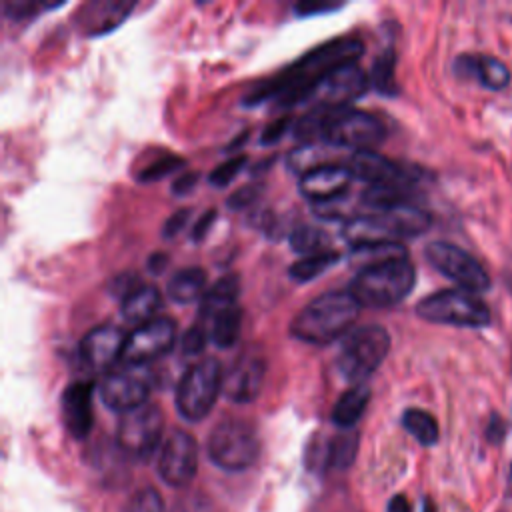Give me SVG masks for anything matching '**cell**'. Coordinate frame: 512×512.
<instances>
[{"mask_svg": "<svg viewBox=\"0 0 512 512\" xmlns=\"http://www.w3.org/2000/svg\"><path fill=\"white\" fill-rule=\"evenodd\" d=\"M364 52L356 36H340L310 50L272 78L260 82L244 96V106H258L276 98L280 108L296 106L314 96L322 80L346 62H356Z\"/></svg>", "mask_w": 512, "mask_h": 512, "instance_id": "1", "label": "cell"}, {"mask_svg": "<svg viewBox=\"0 0 512 512\" xmlns=\"http://www.w3.org/2000/svg\"><path fill=\"white\" fill-rule=\"evenodd\" d=\"M360 304L344 292H326L306 304L292 320L290 334L306 344H330L342 340L358 318Z\"/></svg>", "mask_w": 512, "mask_h": 512, "instance_id": "2", "label": "cell"}, {"mask_svg": "<svg viewBox=\"0 0 512 512\" xmlns=\"http://www.w3.org/2000/svg\"><path fill=\"white\" fill-rule=\"evenodd\" d=\"M428 226L430 214L412 202H406L388 210L356 214L348 218L342 226V236L350 246L400 242L404 238L424 234Z\"/></svg>", "mask_w": 512, "mask_h": 512, "instance_id": "3", "label": "cell"}, {"mask_svg": "<svg viewBox=\"0 0 512 512\" xmlns=\"http://www.w3.org/2000/svg\"><path fill=\"white\" fill-rule=\"evenodd\" d=\"M414 282V264L408 260V256H400L358 270L348 286V292L360 306L390 308L412 292Z\"/></svg>", "mask_w": 512, "mask_h": 512, "instance_id": "4", "label": "cell"}, {"mask_svg": "<svg viewBox=\"0 0 512 512\" xmlns=\"http://www.w3.org/2000/svg\"><path fill=\"white\" fill-rule=\"evenodd\" d=\"M390 350V336L386 328L368 324L350 330L338 346L336 368L352 384H364L374 370L384 362Z\"/></svg>", "mask_w": 512, "mask_h": 512, "instance_id": "5", "label": "cell"}, {"mask_svg": "<svg viewBox=\"0 0 512 512\" xmlns=\"http://www.w3.org/2000/svg\"><path fill=\"white\" fill-rule=\"evenodd\" d=\"M206 452L212 464L228 472H240L250 468L260 454V440L252 424L240 418L220 420L208 440Z\"/></svg>", "mask_w": 512, "mask_h": 512, "instance_id": "6", "label": "cell"}, {"mask_svg": "<svg viewBox=\"0 0 512 512\" xmlns=\"http://www.w3.org/2000/svg\"><path fill=\"white\" fill-rule=\"evenodd\" d=\"M222 366L216 358H204L180 376L174 404L178 414L188 422H198L212 410L222 392Z\"/></svg>", "mask_w": 512, "mask_h": 512, "instance_id": "7", "label": "cell"}, {"mask_svg": "<svg viewBox=\"0 0 512 512\" xmlns=\"http://www.w3.org/2000/svg\"><path fill=\"white\" fill-rule=\"evenodd\" d=\"M386 136L384 122L370 112L356 110V108H328L320 142L328 146L352 148L358 150H372L378 146Z\"/></svg>", "mask_w": 512, "mask_h": 512, "instance_id": "8", "label": "cell"}, {"mask_svg": "<svg viewBox=\"0 0 512 512\" xmlns=\"http://www.w3.org/2000/svg\"><path fill=\"white\" fill-rule=\"evenodd\" d=\"M416 314L434 324H450L462 328H484L490 324L488 306L466 290H440L422 298Z\"/></svg>", "mask_w": 512, "mask_h": 512, "instance_id": "9", "label": "cell"}, {"mask_svg": "<svg viewBox=\"0 0 512 512\" xmlns=\"http://www.w3.org/2000/svg\"><path fill=\"white\" fill-rule=\"evenodd\" d=\"M164 418L158 406L144 404L120 416L116 426L118 448L138 460H148L160 446Z\"/></svg>", "mask_w": 512, "mask_h": 512, "instance_id": "10", "label": "cell"}, {"mask_svg": "<svg viewBox=\"0 0 512 512\" xmlns=\"http://www.w3.org/2000/svg\"><path fill=\"white\" fill-rule=\"evenodd\" d=\"M426 260L446 278H450L454 284L460 286V290L466 292H484L490 286V278L482 264L470 256L466 250H462L456 244L450 242H430L424 248Z\"/></svg>", "mask_w": 512, "mask_h": 512, "instance_id": "11", "label": "cell"}, {"mask_svg": "<svg viewBox=\"0 0 512 512\" xmlns=\"http://www.w3.org/2000/svg\"><path fill=\"white\" fill-rule=\"evenodd\" d=\"M176 342V326L170 318H152L138 328H134L124 344L122 362L130 368H142L148 362H154L166 356Z\"/></svg>", "mask_w": 512, "mask_h": 512, "instance_id": "12", "label": "cell"}, {"mask_svg": "<svg viewBox=\"0 0 512 512\" xmlns=\"http://www.w3.org/2000/svg\"><path fill=\"white\" fill-rule=\"evenodd\" d=\"M198 468V446L186 430H172L160 446L158 476L172 488L188 486Z\"/></svg>", "mask_w": 512, "mask_h": 512, "instance_id": "13", "label": "cell"}, {"mask_svg": "<svg viewBox=\"0 0 512 512\" xmlns=\"http://www.w3.org/2000/svg\"><path fill=\"white\" fill-rule=\"evenodd\" d=\"M148 392L150 380L144 376L142 368L108 372L98 384V394L104 406L120 414L144 406Z\"/></svg>", "mask_w": 512, "mask_h": 512, "instance_id": "14", "label": "cell"}, {"mask_svg": "<svg viewBox=\"0 0 512 512\" xmlns=\"http://www.w3.org/2000/svg\"><path fill=\"white\" fill-rule=\"evenodd\" d=\"M352 178L368 182V186H406L418 178L412 168L398 164L374 150H358L346 162Z\"/></svg>", "mask_w": 512, "mask_h": 512, "instance_id": "15", "label": "cell"}, {"mask_svg": "<svg viewBox=\"0 0 512 512\" xmlns=\"http://www.w3.org/2000/svg\"><path fill=\"white\" fill-rule=\"evenodd\" d=\"M368 88V74L356 62H346L322 80V84L314 92V96L318 98L316 106L346 108L354 100H358Z\"/></svg>", "mask_w": 512, "mask_h": 512, "instance_id": "16", "label": "cell"}, {"mask_svg": "<svg viewBox=\"0 0 512 512\" xmlns=\"http://www.w3.org/2000/svg\"><path fill=\"white\" fill-rule=\"evenodd\" d=\"M126 338L124 330L114 324L92 328L78 344L80 364L90 372H104L122 358Z\"/></svg>", "mask_w": 512, "mask_h": 512, "instance_id": "17", "label": "cell"}, {"mask_svg": "<svg viewBox=\"0 0 512 512\" xmlns=\"http://www.w3.org/2000/svg\"><path fill=\"white\" fill-rule=\"evenodd\" d=\"M266 362L256 352L240 354L222 376V394L232 402H252L264 382Z\"/></svg>", "mask_w": 512, "mask_h": 512, "instance_id": "18", "label": "cell"}, {"mask_svg": "<svg viewBox=\"0 0 512 512\" xmlns=\"http://www.w3.org/2000/svg\"><path fill=\"white\" fill-rule=\"evenodd\" d=\"M92 394H94L92 380H74L62 392V398H60L62 422L70 432V436H74L76 440L86 438L92 430V424H94Z\"/></svg>", "mask_w": 512, "mask_h": 512, "instance_id": "19", "label": "cell"}, {"mask_svg": "<svg viewBox=\"0 0 512 512\" xmlns=\"http://www.w3.org/2000/svg\"><path fill=\"white\" fill-rule=\"evenodd\" d=\"M350 180H352V174L348 166L324 164L300 176L298 190L312 204H322V202H330L344 196L350 186Z\"/></svg>", "mask_w": 512, "mask_h": 512, "instance_id": "20", "label": "cell"}, {"mask_svg": "<svg viewBox=\"0 0 512 512\" xmlns=\"http://www.w3.org/2000/svg\"><path fill=\"white\" fill-rule=\"evenodd\" d=\"M134 6H136L134 2H126V0L88 2L78 10L76 22L88 36L106 34V32L118 28L128 18V14L132 12Z\"/></svg>", "mask_w": 512, "mask_h": 512, "instance_id": "21", "label": "cell"}, {"mask_svg": "<svg viewBox=\"0 0 512 512\" xmlns=\"http://www.w3.org/2000/svg\"><path fill=\"white\" fill-rule=\"evenodd\" d=\"M456 68L462 74H470L476 76L478 82L490 90H502L504 86H508L510 82V70L508 66L494 58V56H486V54H468V56H460L456 60Z\"/></svg>", "mask_w": 512, "mask_h": 512, "instance_id": "22", "label": "cell"}, {"mask_svg": "<svg viewBox=\"0 0 512 512\" xmlns=\"http://www.w3.org/2000/svg\"><path fill=\"white\" fill-rule=\"evenodd\" d=\"M166 294L176 304H190L206 294V272L198 266L180 268L166 284Z\"/></svg>", "mask_w": 512, "mask_h": 512, "instance_id": "23", "label": "cell"}, {"mask_svg": "<svg viewBox=\"0 0 512 512\" xmlns=\"http://www.w3.org/2000/svg\"><path fill=\"white\" fill-rule=\"evenodd\" d=\"M240 294V278L236 274L220 276L200 300V320H210L214 314L236 304Z\"/></svg>", "mask_w": 512, "mask_h": 512, "instance_id": "24", "label": "cell"}, {"mask_svg": "<svg viewBox=\"0 0 512 512\" xmlns=\"http://www.w3.org/2000/svg\"><path fill=\"white\" fill-rule=\"evenodd\" d=\"M368 400H370V388L368 384H352L334 404L332 408V422L338 426V428H344V430H350L358 420L360 416L364 414L366 406H368Z\"/></svg>", "mask_w": 512, "mask_h": 512, "instance_id": "25", "label": "cell"}, {"mask_svg": "<svg viewBox=\"0 0 512 512\" xmlns=\"http://www.w3.org/2000/svg\"><path fill=\"white\" fill-rule=\"evenodd\" d=\"M160 306H162V296H160L158 288L150 286V284H142L122 300L120 312L128 322L144 324L154 318V314L160 310Z\"/></svg>", "mask_w": 512, "mask_h": 512, "instance_id": "26", "label": "cell"}, {"mask_svg": "<svg viewBox=\"0 0 512 512\" xmlns=\"http://www.w3.org/2000/svg\"><path fill=\"white\" fill-rule=\"evenodd\" d=\"M408 256L406 248L402 242H378V244H360V246H350V264L358 270L392 260Z\"/></svg>", "mask_w": 512, "mask_h": 512, "instance_id": "27", "label": "cell"}, {"mask_svg": "<svg viewBox=\"0 0 512 512\" xmlns=\"http://www.w3.org/2000/svg\"><path fill=\"white\" fill-rule=\"evenodd\" d=\"M370 88H374L382 96H396L398 84H396V52L388 46L384 48L372 62L370 74H368Z\"/></svg>", "mask_w": 512, "mask_h": 512, "instance_id": "28", "label": "cell"}, {"mask_svg": "<svg viewBox=\"0 0 512 512\" xmlns=\"http://www.w3.org/2000/svg\"><path fill=\"white\" fill-rule=\"evenodd\" d=\"M210 340L218 348H230L236 344L242 328V310L238 304L214 314L210 320Z\"/></svg>", "mask_w": 512, "mask_h": 512, "instance_id": "29", "label": "cell"}, {"mask_svg": "<svg viewBox=\"0 0 512 512\" xmlns=\"http://www.w3.org/2000/svg\"><path fill=\"white\" fill-rule=\"evenodd\" d=\"M358 452V434L356 432H342L330 438V442L324 446V466L326 468H336V470H346Z\"/></svg>", "mask_w": 512, "mask_h": 512, "instance_id": "30", "label": "cell"}, {"mask_svg": "<svg viewBox=\"0 0 512 512\" xmlns=\"http://www.w3.org/2000/svg\"><path fill=\"white\" fill-rule=\"evenodd\" d=\"M360 202L366 208H372V212L388 210V208L410 202V188H406V186H368L360 194Z\"/></svg>", "mask_w": 512, "mask_h": 512, "instance_id": "31", "label": "cell"}, {"mask_svg": "<svg viewBox=\"0 0 512 512\" xmlns=\"http://www.w3.org/2000/svg\"><path fill=\"white\" fill-rule=\"evenodd\" d=\"M288 242L292 246L294 252L304 256H312V254H320L330 250L328 248V234L312 224H298L292 228Z\"/></svg>", "mask_w": 512, "mask_h": 512, "instance_id": "32", "label": "cell"}, {"mask_svg": "<svg viewBox=\"0 0 512 512\" xmlns=\"http://www.w3.org/2000/svg\"><path fill=\"white\" fill-rule=\"evenodd\" d=\"M338 260H340V254L334 250L304 256V258L296 260L294 264H290L288 276L296 282H310V280L318 278L322 272H326L330 266H334Z\"/></svg>", "mask_w": 512, "mask_h": 512, "instance_id": "33", "label": "cell"}, {"mask_svg": "<svg viewBox=\"0 0 512 512\" xmlns=\"http://www.w3.org/2000/svg\"><path fill=\"white\" fill-rule=\"evenodd\" d=\"M402 426L422 444V446H432L438 440V422L436 418L420 408H408L402 414Z\"/></svg>", "mask_w": 512, "mask_h": 512, "instance_id": "34", "label": "cell"}, {"mask_svg": "<svg viewBox=\"0 0 512 512\" xmlns=\"http://www.w3.org/2000/svg\"><path fill=\"white\" fill-rule=\"evenodd\" d=\"M326 146L328 144H300L296 146L288 158H286V166L290 172L304 176L306 172L328 164L326 158Z\"/></svg>", "mask_w": 512, "mask_h": 512, "instance_id": "35", "label": "cell"}, {"mask_svg": "<svg viewBox=\"0 0 512 512\" xmlns=\"http://www.w3.org/2000/svg\"><path fill=\"white\" fill-rule=\"evenodd\" d=\"M184 166V160L176 154H168V152H162L160 156H156L154 160H150L146 166H142L138 170V180L140 182H156L172 172H176L178 168Z\"/></svg>", "mask_w": 512, "mask_h": 512, "instance_id": "36", "label": "cell"}, {"mask_svg": "<svg viewBox=\"0 0 512 512\" xmlns=\"http://www.w3.org/2000/svg\"><path fill=\"white\" fill-rule=\"evenodd\" d=\"M246 156L242 154V156H234V158H230V160H224L222 164H218L210 174H208V182L212 184V186H216V188H224V186H228L236 176H238V172L244 168V164H246Z\"/></svg>", "mask_w": 512, "mask_h": 512, "instance_id": "37", "label": "cell"}, {"mask_svg": "<svg viewBox=\"0 0 512 512\" xmlns=\"http://www.w3.org/2000/svg\"><path fill=\"white\" fill-rule=\"evenodd\" d=\"M126 512H164L162 496L154 488H140L128 500Z\"/></svg>", "mask_w": 512, "mask_h": 512, "instance_id": "38", "label": "cell"}, {"mask_svg": "<svg viewBox=\"0 0 512 512\" xmlns=\"http://www.w3.org/2000/svg\"><path fill=\"white\" fill-rule=\"evenodd\" d=\"M262 190H264V184H260V182L244 184L226 198V208L234 210V212L250 208L262 196Z\"/></svg>", "mask_w": 512, "mask_h": 512, "instance_id": "39", "label": "cell"}, {"mask_svg": "<svg viewBox=\"0 0 512 512\" xmlns=\"http://www.w3.org/2000/svg\"><path fill=\"white\" fill-rule=\"evenodd\" d=\"M208 338H210V332L204 330L202 324H192V326L184 332V336H182V340H180V348H182V352H184L186 356H196V354H200V352L206 348Z\"/></svg>", "mask_w": 512, "mask_h": 512, "instance_id": "40", "label": "cell"}, {"mask_svg": "<svg viewBox=\"0 0 512 512\" xmlns=\"http://www.w3.org/2000/svg\"><path fill=\"white\" fill-rule=\"evenodd\" d=\"M62 4H36V2H4V16L12 18V20H20V18H30L34 14H38L40 10H52V8H60Z\"/></svg>", "mask_w": 512, "mask_h": 512, "instance_id": "41", "label": "cell"}, {"mask_svg": "<svg viewBox=\"0 0 512 512\" xmlns=\"http://www.w3.org/2000/svg\"><path fill=\"white\" fill-rule=\"evenodd\" d=\"M290 128H292V118H290V116H280V118L272 120L270 124L264 126V130H262V134H260V144H262V146L276 144Z\"/></svg>", "mask_w": 512, "mask_h": 512, "instance_id": "42", "label": "cell"}, {"mask_svg": "<svg viewBox=\"0 0 512 512\" xmlns=\"http://www.w3.org/2000/svg\"><path fill=\"white\" fill-rule=\"evenodd\" d=\"M188 220H190V210H188V208H180V210L172 212V214L164 220L162 230H160V236H162L164 240L176 238V236L184 230V226L188 224Z\"/></svg>", "mask_w": 512, "mask_h": 512, "instance_id": "43", "label": "cell"}, {"mask_svg": "<svg viewBox=\"0 0 512 512\" xmlns=\"http://www.w3.org/2000/svg\"><path fill=\"white\" fill-rule=\"evenodd\" d=\"M172 512H212V506L206 496L192 492V494L180 496L178 502L174 504Z\"/></svg>", "mask_w": 512, "mask_h": 512, "instance_id": "44", "label": "cell"}, {"mask_svg": "<svg viewBox=\"0 0 512 512\" xmlns=\"http://www.w3.org/2000/svg\"><path fill=\"white\" fill-rule=\"evenodd\" d=\"M138 286H142L140 284V278L136 276V274H132V272H122V274H118L112 282H110V292L112 294H116V296H120L122 300L132 292V290H136Z\"/></svg>", "mask_w": 512, "mask_h": 512, "instance_id": "45", "label": "cell"}, {"mask_svg": "<svg viewBox=\"0 0 512 512\" xmlns=\"http://www.w3.org/2000/svg\"><path fill=\"white\" fill-rule=\"evenodd\" d=\"M216 216H218V212H216L214 208H210V210L202 212V214H200V218L192 224L190 240H194V242H202V240H204V236L210 232L212 224L216 222Z\"/></svg>", "mask_w": 512, "mask_h": 512, "instance_id": "46", "label": "cell"}, {"mask_svg": "<svg viewBox=\"0 0 512 512\" xmlns=\"http://www.w3.org/2000/svg\"><path fill=\"white\" fill-rule=\"evenodd\" d=\"M340 6H342V4H336V2H300V4L294 6V12H296V16L304 18V16L334 12V10H338Z\"/></svg>", "mask_w": 512, "mask_h": 512, "instance_id": "47", "label": "cell"}, {"mask_svg": "<svg viewBox=\"0 0 512 512\" xmlns=\"http://www.w3.org/2000/svg\"><path fill=\"white\" fill-rule=\"evenodd\" d=\"M198 178H200L198 172H184V174H180V176L172 182V186H170L172 194H174V196H186V194H190V192L194 190V186L198 184Z\"/></svg>", "mask_w": 512, "mask_h": 512, "instance_id": "48", "label": "cell"}, {"mask_svg": "<svg viewBox=\"0 0 512 512\" xmlns=\"http://www.w3.org/2000/svg\"><path fill=\"white\" fill-rule=\"evenodd\" d=\"M166 266H168V256H166L164 252H154V254H150L148 260H146V270H148L150 274H154V276L162 274V272L166 270Z\"/></svg>", "mask_w": 512, "mask_h": 512, "instance_id": "49", "label": "cell"}, {"mask_svg": "<svg viewBox=\"0 0 512 512\" xmlns=\"http://www.w3.org/2000/svg\"><path fill=\"white\" fill-rule=\"evenodd\" d=\"M386 512H412V506L404 494H396L390 498Z\"/></svg>", "mask_w": 512, "mask_h": 512, "instance_id": "50", "label": "cell"}, {"mask_svg": "<svg viewBox=\"0 0 512 512\" xmlns=\"http://www.w3.org/2000/svg\"><path fill=\"white\" fill-rule=\"evenodd\" d=\"M502 432H504V426H502V424L498 422V418L494 416V418H492V424L488 426V438L496 442V440L502 436Z\"/></svg>", "mask_w": 512, "mask_h": 512, "instance_id": "51", "label": "cell"}, {"mask_svg": "<svg viewBox=\"0 0 512 512\" xmlns=\"http://www.w3.org/2000/svg\"><path fill=\"white\" fill-rule=\"evenodd\" d=\"M274 164V156L272 158H264V162H260V164H256L254 168H252V174H260L262 170H266L268 166H272Z\"/></svg>", "mask_w": 512, "mask_h": 512, "instance_id": "52", "label": "cell"}, {"mask_svg": "<svg viewBox=\"0 0 512 512\" xmlns=\"http://www.w3.org/2000/svg\"><path fill=\"white\" fill-rule=\"evenodd\" d=\"M246 138H248V132H244L242 136H238V138H236V140H234V142H232V144H230L226 150H228V152H230V150H236L238 146H242V142H244Z\"/></svg>", "mask_w": 512, "mask_h": 512, "instance_id": "53", "label": "cell"}, {"mask_svg": "<svg viewBox=\"0 0 512 512\" xmlns=\"http://www.w3.org/2000/svg\"><path fill=\"white\" fill-rule=\"evenodd\" d=\"M422 512H434V506L430 500H424V506H422Z\"/></svg>", "mask_w": 512, "mask_h": 512, "instance_id": "54", "label": "cell"}]
</instances>
